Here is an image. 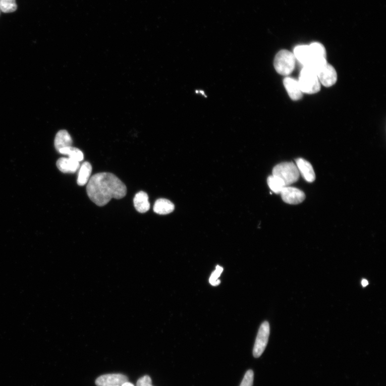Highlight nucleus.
Here are the masks:
<instances>
[{
    "mask_svg": "<svg viewBox=\"0 0 386 386\" xmlns=\"http://www.w3.org/2000/svg\"><path fill=\"white\" fill-rule=\"evenodd\" d=\"M116 386H118V385H116Z\"/></svg>",
    "mask_w": 386,
    "mask_h": 386,
    "instance_id": "nucleus-25",
    "label": "nucleus"
},
{
    "mask_svg": "<svg viewBox=\"0 0 386 386\" xmlns=\"http://www.w3.org/2000/svg\"><path fill=\"white\" fill-rule=\"evenodd\" d=\"M296 166L300 175L308 183H313L315 180V174L310 162L303 158L296 160Z\"/></svg>",
    "mask_w": 386,
    "mask_h": 386,
    "instance_id": "nucleus-9",
    "label": "nucleus"
},
{
    "mask_svg": "<svg viewBox=\"0 0 386 386\" xmlns=\"http://www.w3.org/2000/svg\"><path fill=\"white\" fill-rule=\"evenodd\" d=\"M362 285L363 287H365L368 285V282L366 279H363L362 281Z\"/></svg>",
    "mask_w": 386,
    "mask_h": 386,
    "instance_id": "nucleus-23",
    "label": "nucleus"
},
{
    "mask_svg": "<svg viewBox=\"0 0 386 386\" xmlns=\"http://www.w3.org/2000/svg\"><path fill=\"white\" fill-rule=\"evenodd\" d=\"M89 199L102 207L112 199H121L127 194V187L121 180L113 174L102 173L92 176L87 184Z\"/></svg>",
    "mask_w": 386,
    "mask_h": 386,
    "instance_id": "nucleus-1",
    "label": "nucleus"
},
{
    "mask_svg": "<svg viewBox=\"0 0 386 386\" xmlns=\"http://www.w3.org/2000/svg\"><path fill=\"white\" fill-rule=\"evenodd\" d=\"M72 137L67 131H60L56 135L54 145L58 151L64 148L72 147Z\"/></svg>",
    "mask_w": 386,
    "mask_h": 386,
    "instance_id": "nucleus-13",
    "label": "nucleus"
},
{
    "mask_svg": "<svg viewBox=\"0 0 386 386\" xmlns=\"http://www.w3.org/2000/svg\"><path fill=\"white\" fill-rule=\"evenodd\" d=\"M122 386H134L132 383L129 382L128 381L124 383Z\"/></svg>",
    "mask_w": 386,
    "mask_h": 386,
    "instance_id": "nucleus-24",
    "label": "nucleus"
},
{
    "mask_svg": "<svg viewBox=\"0 0 386 386\" xmlns=\"http://www.w3.org/2000/svg\"><path fill=\"white\" fill-rule=\"evenodd\" d=\"M223 271V268L220 265H217L215 270L212 273L209 279V282L212 286H217L220 284V281L218 278Z\"/></svg>",
    "mask_w": 386,
    "mask_h": 386,
    "instance_id": "nucleus-20",
    "label": "nucleus"
},
{
    "mask_svg": "<svg viewBox=\"0 0 386 386\" xmlns=\"http://www.w3.org/2000/svg\"><path fill=\"white\" fill-rule=\"evenodd\" d=\"M272 176L281 179L286 186H289L298 181L300 174L294 162H284L273 168Z\"/></svg>",
    "mask_w": 386,
    "mask_h": 386,
    "instance_id": "nucleus-2",
    "label": "nucleus"
},
{
    "mask_svg": "<svg viewBox=\"0 0 386 386\" xmlns=\"http://www.w3.org/2000/svg\"><path fill=\"white\" fill-rule=\"evenodd\" d=\"M298 83L303 93L314 94L321 89L318 77L310 68L303 67L299 74Z\"/></svg>",
    "mask_w": 386,
    "mask_h": 386,
    "instance_id": "nucleus-3",
    "label": "nucleus"
},
{
    "mask_svg": "<svg viewBox=\"0 0 386 386\" xmlns=\"http://www.w3.org/2000/svg\"><path fill=\"white\" fill-rule=\"evenodd\" d=\"M136 386H153L152 380L149 375H146L140 377L136 382Z\"/></svg>",
    "mask_w": 386,
    "mask_h": 386,
    "instance_id": "nucleus-22",
    "label": "nucleus"
},
{
    "mask_svg": "<svg viewBox=\"0 0 386 386\" xmlns=\"http://www.w3.org/2000/svg\"><path fill=\"white\" fill-rule=\"evenodd\" d=\"M175 205L170 200L166 199L157 200L153 206V211L159 214H167L173 212Z\"/></svg>",
    "mask_w": 386,
    "mask_h": 386,
    "instance_id": "nucleus-15",
    "label": "nucleus"
},
{
    "mask_svg": "<svg viewBox=\"0 0 386 386\" xmlns=\"http://www.w3.org/2000/svg\"><path fill=\"white\" fill-rule=\"evenodd\" d=\"M17 8L16 0H0V10L4 13L14 12Z\"/></svg>",
    "mask_w": 386,
    "mask_h": 386,
    "instance_id": "nucleus-19",
    "label": "nucleus"
},
{
    "mask_svg": "<svg viewBox=\"0 0 386 386\" xmlns=\"http://www.w3.org/2000/svg\"><path fill=\"white\" fill-rule=\"evenodd\" d=\"M267 183L271 190L276 194H280L283 188L286 187L281 179L272 175L268 178Z\"/></svg>",
    "mask_w": 386,
    "mask_h": 386,
    "instance_id": "nucleus-18",
    "label": "nucleus"
},
{
    "mask_svg": "<svg viewBox=\"0 0 386 386\" xmlns=\"http://www.w3.org/2000/svg\"><path fill=\"white\" fill-rule=\"evenodd\" d=\"M128 381V377L125 375L107 374L99 376L95 383L97 386H122Z\"/></svg>",
    "mask_w": 386,
    "mask_h": 386,
    "instance_id": "nucleus-8",
    "label": "nucleus"
},
{
    "mask_svg": "<svg viewBox=\"0 0 386 386\" xmlns=\"http://www.w3.org/2000/svg\"><path fill=\"white\" fill-rule=\"evenodd\" d=\"M254 381V372L250 370L246 372L240 386H253Z\"/></svg>",
    "mask_w": 386,
    "mask_h": 386,
    "instance_id": "nucleus-21",
    "label": "nucleus"
},
{
    "mask_svg": "<svg viewBox=\"0 0 386 386\" xmlns=\"http://www.w3.org/2000/svg\"><path fill=\"white\" fill-rule=\"evenodd\" d=\"M294 54L296 59L303 65L304 67L306 66L311 57V50L309 45H299L294 49Z\"/></svg>",
    "mask_w": 386,
    "mask_h": 386,
    "instance_id": "nucleus-14",
    "label": "nucleus"
},
{
    "mask_svg": "<svg viewBox=\"0 0 386 386\" xmlns=\"http://www.w3.org/2000/svg\"><path fill=\"white\" fill-rule=\"evenodd\" d=\"M59 153L68 155L69 158L77 161H81L84 159V154L81 150L72 147H68L60 150Z\"/></svg>",
    "mask_w": 386,
    "mask_h": 386,
    "instance_id": "nucleus-17",
    "label": "nucleus"
},
{
    "mask_svg": "<svg viewBox=\"0 0 386 386\" xmlns=\"http://www.w3.org/2000/svg\"><path fill=\"white\" fill-rule=\"evenodd\" d=\"M270 335V325L267 321L262 323L257 333L253 348V356L255 358L260 357L267 347Z\"/></svg>",
    "mask_w": 386,
    "mask_h": 386,
    "instance_id": "nucleus-5",
    "label": "nucleus"
},
{
    "mask_svg": "<svg viewBox=\"0 0 386 386\" xmlns=\"http://www.w3.org/2000/svg\"><path fill=\"white\" fill-rule=\"evenodd\" d=\"M319 80L324 87H330L336 84L338 75L335 68L328 63L317 73Z\"/></svg>",
    "mask_w": 386,
    "mask_h": 386,
    "instance_id": "nucleus-7",
    "label": "nucleus"
},
{
    "mask_svg": "<svg viewBox=\"0 0 386 386\" xmlns=\"http://www.w3.org/2000/svg\"><path fill=\"white\" fill-rule=\"evenodd\" d=\"M57 166L65 174H74L80 168V162L70 158H61L58 160Z\"/></svg>",
    "mask_w": 386,
    "mask_h": 386,
    "instance_id": "nucleus-11",
    "label": "nucleus"
},
{
    "mask_svg": "<svg viewBox=\"0 0 386 386\" xmlns=\"http://www.w3.org/2000/svg\"><path fill=\"white\" fill-rule=\"evenodd\" d=\"M134 205L135 208L139 212H147L150 208L147 193L143 191L137 193L134 197Z\"/></svg>",
    "mask_w": 386,
    "mask_h": 386,
    "instance_id": "nucleus-12",
    "label": "nucleus"
},
{
    "mask_svg": "<svg viewBox=\"0 0 386 386\" xmlns=\"http://www.w3.org/2000/svg\"><path fill=\"white\" fill-rule=\"evenodd\" d=\"M296 60L293 53L286 49L281 50L274 58V69L279 74L288 76L295 70Z\"/></svg>",
    "mask_w": 386,
    "mask_h": 386,
    "instance_id": "nucleus-4",
    "label": "nucleus"
},
{
    "mask_svg": "<svg viewBox=\"0 0 386 386\" xmlns=\"http://www.w3.org/2000/svg\"><path fill=\"white\" fill-rule=\"evenodd\" d=\"M289 96L292 100H298L302 99L303 92L300 89L298 81L292 77H286L283 81Z\"/></svg>",
    "mask_w": 386,
    "mask_h": 386,
    "instance_id": "nucleus-10",
    "label": "nucleus"
},
{
    "mask_svg": "<svg viewBox=\"0 0 386 386\" xmlns=\"http://www.w3.org/2000/svg\"><path fill=\"white\" fill-rule=\"evenodd\" d=\"M280 194L283 201L290 204L302 203L306 197L305 193L299 189L290 186L283 188Z\"/></svg>",
    "mask_w": 386,
    "mask_h": 386,
    "instance_id": "nucleus-6",
    "label": "nucleus"
},
{
    "mask_svg": "<svg viewBox=\"0 0 386 386\" xmlns=\"http://www.w3.org/2000/svg\"><path fill=\"white\" fill-rule=\"evenodd\" d=\"M79 169L77 183L79 186H83L88 184L91 178L92 168L90 162L85 161L83 163Z\"/></svg>",
    "mask_w": 386,
    "mask_h": 386,
    "instance_id": "nucleus-16",
    "label": "nucleus"
}]
</instances>
